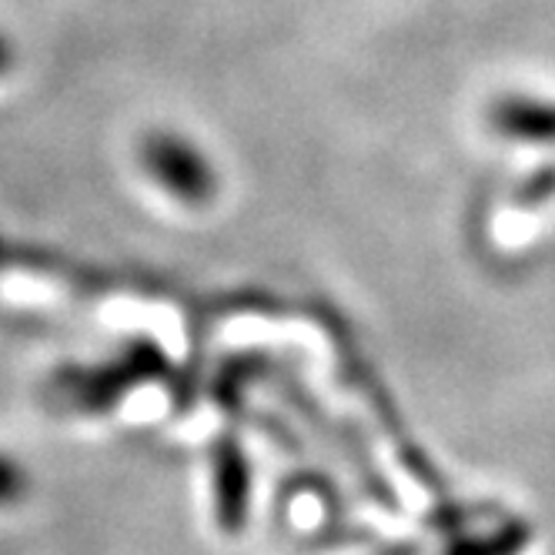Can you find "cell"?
Instances as JSON below:
<instances>
[{"mask_svg": "<svg viewBox=\"0 0 555 555\" xmlns=\"http://www.w3.org/2000/svg\"><path fill=\"white\" fill-rule=\"evenodd\" d=\"M27 486L30 479H27L24 462L11 449L0 446V512L17 508L27 495Z\"/></svg>", "mask_w": 555, "mask_h": 555, "instance_id": "3", "label": "cell"}, {"mask_svg": "<svg viewBox=\"0 0 555 555\" xmlns=\"http://www.w3.org/2000/svg\"><path fill=\"white\" fill-rule=\"evenodd\" d=\"M492 121L502 134H512V138L555 141V104H545V101L505 98L495 104Z\"/></svg>", "mask_w": 555, "mask_h": 555, "instance_id": "2", "label": "cell"}, {"mask_svg": "<svg viewBox=\"0 0 555 555\" xmlns=\"http://www.w3.org/2000/svg\"><path fill=\"white\" fill-rule=\"evenodd\" d=\"M8 67H11V48L4 37H0V74H8Z\"/></svg>", "mask_w": 555, "mask_h": 555, "instance_id": "4", "label": "cell"}, {"mask_svg": "<svg viewBox=\"0 0 555 555\" xmlns=\"http://www.w3.org/2000/svg\"><path fill=\"white\" fill-rule=\"evenodd\" d=\"M141 168L151 184L184 205H205L215 194V165L191 138L154 131L141 144Z\"/></svg>", "mask_w": 555, "mask_h": 555, "instance_id": "1", "label": "cell"}]
</instances>
